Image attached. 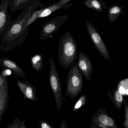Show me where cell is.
I'll list each match as a JSON object with an SVG mask.
<instances>
[{"instance_id": "cell-23", "label": "cell", "mask_w": 128, "mask_h": 128, "mask_svg": "<svg viewBox=\"0 0 128 128\" xmlns=\"http://www.w3.org/2000/svg\"><path fill=\"white\" fill-rule=\"evenodd\" d=\"M22 122L20 119L16 117L13 120L12 124L8 125L5 128H20Z\"/></svg>"}, {"instance_id": "cell-4", "label": "cell", "mask_w": 128, "mask_h": 128, "mask_svg": "<svg viewBox=\"0 0 128 128\" xmlns=\"http://www.w3.org/2000/svg\"><path fill=\"white\" fill-rule=\"evenodd\" d=\"M49 64L50 83L54 97L56 106L58 110H59L61 108L63 103L62 86L58 72L52 56H51L50 58Z\"/></svg>"}, {"instance_id": "cell-12", "label": "cell", "mask_w": 128, "mask_h": 128, "mask_svg": "<svg viewBox=\"0 0 128 128\" xmlns=\"http://www.w3.org/2000/svg\"><path fill=\"white\" fill-rule=\"evenodd\" d=\"M9 85L8 78L0 88V122L6 111L9 102Z\"/></svg>"}, {"instance_id": "cell-16", "label": "cell", "mask_w": 128, "mask_h": 128, "mask_svg": "<svg viewBox=\"0 0 128 128\" xmlns=\"http://www.w3.org/2000/svg\"><path fill=\"white\" fill-rule=\"evenodd\" d=\"M30 63L32 68L36 71H40L44 68L43 56L40 54L33 56L31 58Z\"/></svg>"}, {"instance_id": "cell-8", "label": "cell", "mask_w": 128, "mask_h": 128, "mask_svg": "<svg viewBox=\"0 0 128 128\" xmlns=\"http://www.w3.org/2000/svg\"><path fill=\"white\" fill-rule=\"evenodd\" d=\"M77 59V64L79 70L86 80H91L92 66L90 58L83 52H80L78 56Z\"/></svg>"}, {"instance_id": "cell-11", "label": "cell", "mask_w": 128, "mask_h": 128, "mask_svg": "<svg viewBox=\"0 0 128 128\" xmlns=\"http://www.w3.org/2000/svg\"><path fill=\"white\" fill-rule=\"evenodd\" d=\"M0 66L12 71L16 76L26 78V74L24 70L13 60L8 58H0Z\"/></svg>"}, {"instance_id": "cell-6", "label": "cell", "mask_w": 128, "mask_h": 128, "mask_svg": "<svg viewBox=\"0 0 128 128\" xmlns=\"http://www.w3.org/2000/svg\"><path fill=\"white\" fill-rule=\"evenodd\" d=\"M90 128H120L105 109L100 108L92 114Z\"/></svg>"}, {"instance_id": "cell-15", "label": "cell", "mask_w": 128, "mask_h": 128, "mask_svg": "<svg viewBox=\"0 0 128 128\" xmlns=\"http://www.w3.org/2000/svg\"><path fill=\"white\" fill-rule=\"evenodd\" d=\"M84 4L87 7L99 12L102 11L105 6V2L99 0H86Z\"/></svg>"}, {"instance_id": "cell-17", "label": "cell", "mask_w": 128, "mask_h": 128, "mask_svg": "<svg viewBox=\"0 0 128 128\" xmlns=\"http://www.w3.org/2000/svg\"><path fill=\"white\" fill-rule=\"evenodd\" d=\"M30 0H16L10 5V9L11 12L16 10L24 9L28 4V3Z\"/></svg>"}, {"instance_id": "cell-3", "label": "cell", "mask_w": 128, "mask_h": 128, "mask_svg": "<svg viewBox=\"0 0 128 128\" xmlns=\"http://www.w3.org/2000/svg\"><path fill=\"white\" fill-rule=\"evenodd\" d=\"M83 86V76L77 63L73 64L67 75L66 96L74 99L81 92Z\"/></svg>"}, {"instance_id": "cell-18", "label": "cell", "mask_w": 128, "mask_h": 128, "mask_svg": "<svg viewBox=\"0 0 128 128\" xmlns=\"http://www.w3.org/2000/svg\"><path fill=\"white\" fill-rule=\"evenodd\" d=\"M87 102L86 96L83 94L80 97L74 105L73 108L74 112H76L82 108L84 105L86 104Z\"/></svg>"}, {"instance_id": "cell-22", "label": "cell", "mask_w": 128, "mask_h": 128, "mask_svg": "<svg viewBox=\"0 0 128 128\" xmlns=\"http://www.w3.org/2000/svg\"><path fill=\"white\" fill-rule=\"evenodd\" d=\"M123 104L124 106V121L122 124L125 128H128V104L126 101H123Z\"/></svg>"}, {"instance_id": "cell-14", "label": "cell", "mask_w": 128, "mask_h": 128, "mask_svg": "<svg viewBox=\"0 0 128 128\" xmlns=\"http://www.w3.org/2000/svg\"><path fill=\"white\" fill-rule=\"evenodd\" d=\"M123 7L118 5H113L108 9V16L109 21L113 23L119 17L121 14L124 13Z\"/></svg>"}, {"instance_id": "cell-7", "label": "cell", "mask_w": 128, "mask_h": 128, "mask_svg": "<svg viewBox=\"0 0 128 128\" xmlns=\"http://www.w3.org/2000/svg\"><path fill=\"white\" fill-rule=\"evenodd\" d=\"M86 28L92 41L101 55L104 59L110 60L106 45L95 28L88 21L86 22Z\"/></svg>"}, {"instance_id": "cell-26", "label": "cell", "mask_w": 128, "mask_h": 128, "mask_svg": "<svg viewBox=\"0 0 128 128\" xmlns=\"http://www.w3.org/2000/svg\"><path fill=\"white\" fill-rule=\"evenodd\" d=\"M60 128H68V126L66 123L64 119H63L61 123Z\"/></svg>"}, {"instance_id": "cell-29", "label": "cell", "mask_w": 128, "mask_h": 128, "mask_svg": "<svg viewBox=\"0 0 128 128\" xmlns=\"http://www.w3.org/2000/svg\"><path fill=\"white\" fill-rule=\"evenodd\" d=\"M16 0H10V5Z\"/></svg>"}, {"instance_id": "cell-2", "label": "cell", "mask_w": 128, "mask_h": 128, "mask_svg": "<svg viewBox=\"0 0 128 128\" xmlns=\"http://www.w3.org/2000/svg\"><path fill=\"white\" fill-rule=\"evenodd\" d=\"M58 61L65 70L70 68L77 58L78 46L70 32L65 33L61 38L58 46Z\"/></svg>"}, {"instance_id": "cell-25", "label": "cell", "mask_w": 128, "mask_h": 128, "mask_svg": "<svg viewBox=\"0 0 128 128\" xmlns=\"http://www.w3.org/2000/svg\"><path fill=\"white\" fill-rule=\"evenodd\" d=\"M8 75L4 72H0V88L3 86L5 80L7 79Z\"/></svg>"}, {"instance_id": "cell-1", "label": "cell", "mask_w": 128, "mask_h": 128, "mask_svg": "<svg viewBox=\"0 0 128 128\" xmlns=\"http://www.w3.org/2000/svg\"><path fill=\"white\" fill-rule=\"evenodd\" d=\"M34 9L33 5L28 4L17 18L10 22L1 36L0 49L2 51L8 52L16 47L22 46L27 38L29 29V27L26 29L25 27Z\"/></svg>"}, {"instance_id": "cell-27", "label": "cell", "mask_w": 128, "mask_h": 128, "mask_svg": "<svg viewBox=\"0 0 128 128\" xmlns=\"http://www.w3.org/2000/svg\"><path fill=\"white\" fill-rule=\"evenodd\" d=\"M26 120H22V122L21 126L20 128H27V127L25 125Z\"/></svg>"}, {"instance_id": "cell-10", "label": "cell", "mask_w": 128, "mask_h": 128, "mask_svg": "<svg viewBox=\"0 0 128 128\" xmlns=\"http://www.w3.org/2000/svg\"><path fill=\"white\" fill-rule=\"evenodd\" d=\"M16 79V84L19 89L23 94L25 99H28L33 102L38 100L36 89L28 81Z\"/></svg>"}, {"instance_id": "cell-13", "label": "cell", "mask_w": 128, "mask_h": 128, "mask_svg": "<svg viewBox=\"0 0 128 128\" xmlns=\"http://www.w3.org/2000/svg\"><path fill=\"white\" fill-rule=\"evenodd\" d=\"M72 4H62L59 2H57L48 7L42 9L41 12L39 15L38 18H44L51 15L52 13L62 8H67L73 6Z\"/></svg>"}, {"instance_id": "cell-5", "label": "cell", "mask_w": 128, "mask_h": 128, "mask_svg": "<svg viewBox=\"0 0 128 128\" xmlns=\"http://www.w3.org/2000/svg\"><path fill=\"white\" fill-rule=\"evenodd\" d=\"M68 15L59 16L53 17L47 22L42 24L40 40H44L52 38L53 34L62 26L68 18Z\"/></svg>"}, {"instance_id": "cell-24", "label": "cell", "mask_w": 128, "mask_h": 128, "mask_svg": "<svg viewBox=\"0 0 128 128\" xmlns=\"http://www.w3.org/2000/svg\"><path fill=\"white\" fill-rule=\"evenodd\" d=\"M40 128H53L48 122L44 120H40L39 124Z\"/></svg>"}, {"instance_id": "cell-9", "label": "cell", "mask_w": 128, "mask_h": 128, "mask_svg": "<svg viewBox=\"0 0 128 128\" xmlns=\"http://www.w3.org/2000/svg\"><path fill=\"white\" fill-rule=\"evenodd\" d=\"M10 0H2L0 3V36L5 32L11 21V16L9 14Z\"/></svg>"}, {"instance_id": "cell-20", "label": "cell", "mask_w": 128, "mask_h": 128, "mask_svg": "<svg viewBox=\"0 0 128 128\" xmlns=\"http://www.w3.org/2000/svg\"><path fill=\"white\" fill-rule=\"evenodd\" d=\"M119 90L122 94L128 95V79L120 82L118 86Z\"/></svg>"}, {"instance_id": "cell-19", "label": "cell", "mask_w": 128, "mask_h": 128, "mask_svg": "<svg viewBox=\"0 0 128 128\" xmlns=\"http://www.w3.org/2000/svg\"><path fill=\"white\" fill-rule=\"evenodd\" d=\"M123 101L124 99L122 94L120 92L119 90H117L115 93L114 98V102L116 108L120 110Z\"/></svg>"}, {"instance_id": "cell-21", "label": "cell", "mask_w": 128, "mask_h": 128, "mask_svg": "<svg viewBox=\"0 0 128 128\" xmlns=\"http://www.w3.org/2000/svg\"><path fill=\"white\" fill-rule=\"evenodd\" d=\"M41 10H40L34 11L33 12L31 16L28 19L27 23H26L25 27V29H26L28 27H29L31 24H32L38 18L39 15L41 12Z\"/></svg>"}, {"instance_id": "cell-28", "label": "cell", "mask_w": 128, "mask_h": 128, "mask_svg": "<svg viewBox=\"0 0 128 128\" xmlns=\"http://www.w3.org/2000/svg\"><path fill=\"white\" fill-rule=\"evenodd\" d=\"M70 0H60L58 2L62 4H66Z\"/></svg>"}]
</instances>
